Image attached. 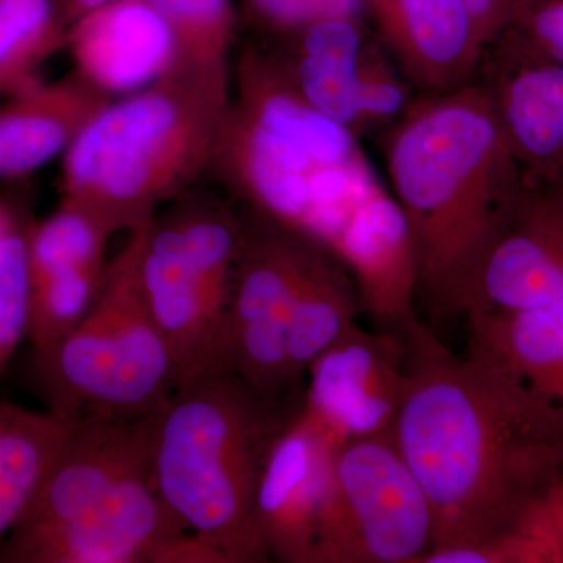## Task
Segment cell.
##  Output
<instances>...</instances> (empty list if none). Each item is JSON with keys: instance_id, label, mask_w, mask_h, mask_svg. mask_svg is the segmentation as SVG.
<instances>
[{"instance_id": "1", "label": "cell", "mask_w": 563, "mask_h": 563, "mask_svg": "<svg viewBox=\"0 0 563 563\" xmlns=\"http://www.w3.org/2000/svg\"><path fill=\"white\" fill-rule=\"evenodd\" d=\"M409 387L391 435L431 504L432 550L506 532L563 481L562 415L512 374L451 354L410 320Z\"/></svg>"}, {"instance_id": "2", "label": "cell", "mask_w": 563, "mask_h": 563, "mask_svg": "<svg viewBox=\"0 0 563 563\" xmlns=\"http://www.w3.org/2000/svg\"><path fill=\"white\" fill-rule=\"evenodd\" d=\"M358 136L328 117L268 125L232 107L213 166L262 218L335 255L362 309L402 328L418 291L412 235Z\"/></svg>"}, {"instance_id": "3", "label": "cell", "mask_w": 563, "mask_h": 563, "mask_svg": "<svg viewBox=\"0 0 563 563\" xmlns=\"http://www.w3.org/2000/svg\"><path fill=\"white\" fill-rule=\"evenodd\" d=\"M385 158L412 235L418 291L433 317L463 314L485 254L526 187L483 85L407 107Z\"/></svg>"}, {"instance_id": "4", "label": "cell", "mask_w": 563, "mask_h": 563, "mask_svg": "<svg viewBox=\"0 0 563 563\" xmlns=\"http://www.w3.org/2000/svg\"><path fill=\"white\" fill-rule=\"evenodd\" d=\"M296 413L231 368L177 385L152 413L151 474L158 495L228 563L269 561L255 499L269 451Z\"/></svg>"}, {"instance_id": "5", "label": "cell", "mask_w": 563, "mask_h": 563, "mask_svg": "<svg viewBox=\"0 0 563 563\" xmlns=\"http://www.w3.org/2000/svg\"><path fill=\"white\" fill-rule=\"evenodd\" d=\"M232 99L166 74L107 106L63 155V206L131 232L217 157Z\"/></svg>"}, {"instance_id": "6", "label": "cell", "mask_w": 563, "mask_h": 563, "mask_svg": "<svg viewBox=\"0 0 563 563\" xmlns=\"http://www.w3.org/2000/svg\"><path fill=\"white\" fill-rule=\"evenodd\" d=\"M152 221L128 232L79 324L36 357L49 410L65 420H140L161 409L179 384L144 290Z\"/></svg>"}, {"instance_id": "7", "label": "cell", "mask_w": 563, "mask_h": 563, "mask_svg": "<svg viewBox=\"0 0 563 563\" xmlns=\"http://www.w3.org/2000/svg\"><path fill=\"white\" fill-rule=\"evenodd\" d=\"M242 236L235 218L213 202L181 203L151 222L144 290L176 363L177 385L231 368L229 312Z\"/></svg>"}, {"instance_id": "8", "label": "cell", "mask_w": 563, "mask_h": 563, "mask_svg": "<svg viewBox=\"0 0 563 563\" xmlns=\"http://www.w3.org/2000/svg\"><path fill=\"white\" fill-rule=\"evenodd\" d=\"M431 504L391 433L340 444L314 563H421Z\"/></svg>"}, {"instance_id": "9", "label": "cell", "mask_w": 563, "mask_h": 563, "mask_svg": "<svg viewBox=\"0 0 563 563\" xmlns=\"http://www.w3.org/2000/svg\"><path fill=\"white\" fill-rule=\"evenodd\" d=\"M273 52L288 79L331 120L361 133L401 117L406 85L362 16H335L279 33Z\"/></svg>"}, {"instance_id": "10", "label": "cell", "mask_w": 563, "mask_h": 563, "mask_svg": "<svg viewBox=\"0 0 563 563\" xmlns=\"http://www.w3.org/2000/svg\"><path fill=\"white\" fill-rule=\"evenodd\" d=\"M243 231L236 258L229 354L231 368L266 398L284 401L292 385L287 344L292 299L309 240L262 218Z\"/></svg>"}, {"instance_id": "11", "label": "cell", "mask_w": 563, "mask_h": 563, "mask_svg": "<svg viewBox=\"0 0 563 563\" xmlns=\"http://www.w3.org/2000/svg\"><path fill=\"white\" fill-rule=\"evenodd\" d=\"M402 344L354 322L310 363L301 409L339 444L391 433L409 387Z\"/></svg>"}, {"instance_id": "12", "label": "cell", "mask_w": 563, "mask_h": 563, "mask_svg": "<svg viewBox=\"0 0 563 563\" xmlns=\"http://www.w3.org/2000/svg\"><path fill=\"white\" fill-rule=\"evenodd\" d=\"M151 442L152 415L131 421H70L27 514L9 540L62 528L118 485L151 472Z\"/></svg>"}, {"instance_id": "13", "label": "cell", "mask_w": 563, "mask_h": 563, "mask_svg": "<svg viewBox=\"0 0 563 563\" xmlns=\"http://www.w3.org/2000/svg\"><path fill=\"white\" fill-rule=\"evenodd\" d=\"M339 446L302 409L277 437L255 499V525L269 558L314 563Z\"/></svg>"}, {"instance_id": "14", "label": "cell", "mask_w": 563, "mask_h": 563, "mask_svg": "<svg viewBox=\"0 0 563 563\" xmlns=\"http://www.w3.org/2000/svg\"><path fill=\"white\" fill-rule=\"evenodd\" d=\"M185 531L187 526L163 501L147 472L118 485L62 528L9 540L0 562L150 563L158 544Z\"/></svg>"}, {"instance_id": "15", "label": "cell", "mask_w": 563, "mask_h": 563, "mask_svg": "<svg viewBox=\"0 0 563 563\" xmlns=\"http://www.w3.org/2000/svg\"><path fill=\"white\" fill-rule=\"evenodd\" d=\"M563 301V192L525 187L466 299L463 314Z\"/></svg>"}, {"instance_id": "16", "label": "cell", "mask_w": 563, "mask_h": 563, "mask_svg": "<svg viewBox=\"0 0 563 563\" xmlns=\"http://www.w3.org/2000/svg\"><path fill=\"white\" fill-rule=\"evenodd\" d=\"M477 81L490 99L526 187L563 179V65L503 41L485 49Z\"/></svg>"}, {"instance_id": "17", "label": "cell", "mask_w": 563, "mask_h": 563, "mask_svg": "<svg viewBox=\"0 0 563 563\" xmlns=\"http://www.w3.org/2000/svg\"><path fill=\"white\" fill-rule=\"evenodd\" d=\"M377 35L428 95L477 79L487 43L463 0H363Z\"/></svg>"}, {"instance_id": "18", "label": "cell", "mask_w": 563, "mask_h": 563, "mask_svg": "<svg viewBox=\"0 0 563 563\" xmlns=\"http://www.w3.org/2000/svg\"><path fill=\"white\" fill-rule=\"evenodd\" d=\"M76 73L106 95L144 90L172 70V33L150 0H111L69 25Z\"/></svg>"}, {"instance_id": "19", "label": "cell", "mask_w": 563, "mask_h": 563, "mask_svg": "<svg viewBox=\"0 0 563 563\" xmlns=\"http://www.w3.org/2000/svg\"><path fill=\"white\" fill-rule=\"evenodd\" d=\"M111 96L74 70L62 79H35L0 99V180L22 179L65 155Z\"/></svg>"}, {"instance_id": "20", "label": "cell", "mask_w": 563, "mask_h": 563, "mask_svg": "<svg viewBox=\"0 0 563 563\" xmlns=\"http://www.w3.org/2000/svg\"><path fill=\"white\" fill-rule=\"evenodd\" d=\"M466 320L468 354L512 374L563 418V301Z\"/></svg>"}, {"instance_id": "21", "label": "cell", "mask_w": 563, "mask_h": 563, "mask_svg": "<svg viewBox=\"0 0 563 563\" xmlns=\"http://www.w3.org/2000/svg\"><path fill=\"white\" fill-rule=\"evenodd\" d=\"M358 307L361 296L350 269L331 252L309 242L288 328L287 362L292 387L310 363L354 324Z\"/></svg>"}, {"instance_id": "22", "label": "cell", "mask_w": 563, "mask_h": 563, "mask_svg": "<svg viewBox=\"0 0 563 563\" xmlns=\"http://www.w3.org/2000/svg\"><path fill=\"white\" fill-rule=\"evenodd\" d=\"M69 426L51 410L0 401V554L27 514Z\"/></svg>"}, {"instance_id": "23", "label": "cell", "mask_w": 563, "mask_h": 563, "mask_svg": "<svg viewBox=\"0 0 563 563\" xmlns=\"http://www.w3.org/2000/svg\"><path fill=\"white\" fill-rule=\"evenodd\" d=\"M168 25L174 60L168 74L232 99L236 11L232 0H150Z\"/></svg>"}, {"instance_id": "24", "label": "cell", "mask_w": 563, "mask_h": 563, "mask_svg": "<svg viewBox=\"0 0 563 563\" xmlns=\"http://www.w3.org/2000/svg\"><path fill=\"white\" fill-rule=\"evenodd\" d=\"M68 29L57 0H0V99L38 79Z\"/></svg>"}, {"instance_id": "25", "label": "cell", "mask_w": 563, "mask_h": 563, "mask_svg": "<svg viewBox=\"0 0 563 563\" xmlns=\"http://www.w3.org/2000/svg\"><path fill=\"white\" fill-rule=\"evenodd\" d=\"M111 235L90 214L60 203L46 220L29 225L31 284L58 273L107 265L106 251Z\"/></svg>"}, {"instance_id": "26", "label": "cell", "mask_w": 563, "mask_h": 563, "mask_svg": "<svg viewBox=\"0 0 563 563\" xmlns=\"http://www.w3.org/2000/svg\"><path fill=\"white\" fill-rule=\"evenodd\" d=\"M29 225L22 221L0 240V372L27 339L32 291Z\"/></svg>"}, {"instance_id": "27", "label": "cell", "mask_w": 563, "mask_h": 563, "mask_svg": "<svg viewBox=\"0 0 563 563\" xmlns=\"http://www.w3.org/2000/svg\"><path fill=\"white\" fill-rule=\"evenodd\" d=\"M496 40L563 65V0H515L506 29Z\"/></svg>"}, {"instance_id": "28", "label": "cell", "mask_w": 563, "mask_h": 563, "mask_svg": "<svg viewBox=\"0 0 563 563\" xmlns=\"http://www.w3.org/2000/svg\"><path fill=\"white\" fill-rule=\"evenodd\" d=\"M255 16L276 33L335 16H363V0H247Z\"/></svg>"}, {"instance_id": "29", "label": "cell", "mask_w": 563, "mask_h": 563, "mask_svg": "<svg viewBox=\"0 0 563 563\" xmlns=\"http://www.w3.org/2000/svg\"><path fill=\"white\" fill-rule=\"evenodd\" d=\"M150 563H228L213 544L190 531L177 533L155 548Z\"/></svg>"}, {"instance_id": "30", "label": "cell", "mask_w": 563, "mask_h": 563, "mask_svg": "<svg viewBox=\"0 0 563 563\" xmlns=\"http://www.w3.org/2000/svg\"><path fill=\"white\" fill-rule=\"evenodd\" d=\"M463 2L472 11L487 47L490 46L506 29L515 0H463Z\"/></svg>"}, {"instance_id": "31", "label": "cell", "mask_w": 563, "mask_h": 563, "mask_svg": "<svg viewBox=\"0 0 563 563\" xmlns=\"http://www.w3.org/2000/svg\"><path fill=\"white\" fill-rule=\"evenodd\" d=\"M57 2L63 16H65L66 22L70 25L74 21L84 16V14L106 5V3L111 2V0H57Z\"/></svg>"}, {"instance_id": "32", "label": "cell", "mask_w": 563, "mask_h": 563, "mask_svg": "<svg viewBox=\"0 0 563 563\" xmlns=\"http://www.w3.org/2000/svg\"><path fill=\"white\" fill-rule=\"evenodd\" d=\"M22 218L16 213L11 206L0 199V240L7 235V233L13 231L16 225H20Z\"/></svg>"}, {"instance_id": "33", "label": "cell", "mask_w": 563, "mask_h": 563, "mask_svg": "<svg viewBox=\"0 0 563 563\" xmlns=\"http://www.w3.org/2000/svg\"><path fill=\"white\" fill-rule=\"evenodd\" d=\"M550 188H554V190H559V191L563 192V179L561 181H559L558 185H554V187H550Z\"/></svg>"}]
</instances>
